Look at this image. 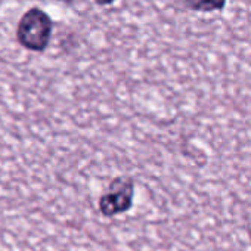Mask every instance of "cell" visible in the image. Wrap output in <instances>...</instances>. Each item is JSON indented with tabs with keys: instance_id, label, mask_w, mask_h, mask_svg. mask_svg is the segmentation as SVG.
I'll list each match as a JSON object with an SVG mask.
<instances>
[{
	"instance_id": "2",
	"label": "cell",
	"mask_w": 251,
	"mask_h": 251,
	"mask_svg": "<svg viewBox=\"0 0 251 251\" xmlns=\"http://www.w3.org/2000/svg\"><path fill=\"white\" fill-rule=\"evenodd\" d=\"M133 200V180L129 177L114 179L108 191L102 195L99 208L105 216H115L118 213L127 211Z\"/></svg>"
},
{
	"instance_id": "5",
	"label": "cell",
	"mask_w": 251,
	"mask_h": 251,
	"mask_svg": "<svg viewBox=\"0 0 251 251\" xmlns=\"http://www.w3.org/2000/svg\"><path fill=\"white\" fill-rule=\"evenodd\" d=\"M58 2H64V3H67V5H71L74 0H58Z\"/></svg>"
},
{
	"instance_id": "1",
	"label": "cell",
	"mask_w": 251,
	"mask_h": 251,
	"mask_svg": "<svg viewBox=\"0 0 251 251\" xmlns=\"http://www.w3.org/2000/svg\"><path fill=\"white\" fill-rule=\"evenodd\" d=\"M52 30V18L40 8H30L18 23L17 40L27 50L43 52L49 46Z\"/></svg>"
},
{
	"instance_id": "3",
	"label": "cell",
	"mask_w": 251,
	"mask_h": 251,
	"mask_svg": "<svg viewBox=\"0 0 251 251\" xmlns=\"http://www.w3.org/2000/svg\"><path fill=\"white\" fill-rule=\"evenodd\" d=\"M186 9L198 14H219L223 12L227 0H180Z\"/></svg>"
},
{
	"instance_id": "4",
	"label": "cell",
	"mask_w": 251,
	"mask_h": 251,
	"mask_svg": "<svg viewBox=\"0 0 251 251\" xmlns=\"http://www.w3.org/2000/svg\"><path fill=\"white\" fill-rule=\"evenodd\" d=\"M115 0H95V3L98 6H108V5H112Z\"/></svg>"
}]
</instances>
